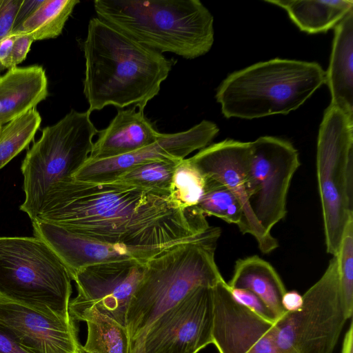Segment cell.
<instances>
[{
    "label": "cell",
    "mask_w": 353,
    "mask_h": 353,
    "mask_svg": "<svg viewBox=\"0 0 353 353\" xmlns=\"http://www.w3.org/2000/svg\"><path fill=\"white\" fill-rule=\"evenodd\" d=\"M37 219L102 242L157 252L199 239L212 227L197 206H180L170 192L73 177L50 188Z\"/></svg>",
    "instance_id": "cell-1"
},
{
    "label": "cell",
    "mask_w": 353,
    "mask_h": 353,
    "mask_svg": "<svg viewBox=\"0 0 353 353\" xmlns=\"http://www.w3.org/2000/svg\"><path fill=\"white\" fill-rule=\"evenodd\" d=\"M83 94L88 111L133 105L144 111L159 92L173 63L98 17L88 23L83 43Z\"/></svg>",
    "instance_id": "cell-2"
},
{
    "label": "cell",
    "mask_w": 353,
    "mask_h": 353,
    "mask_svg": "<svg viewBox=\"0 0 353 353\" xmlns=\"http://www.w3.org/2000/svg\"><path fill=\"white\" fill-rule=\"evenodd\" d=\"M97 17L158 52L192 59L214 43L213 17L199 0H95Z\"/></svg>",
    "instance_id": "cell-3"
},
{
    "label": "cell",
    "mask_w": 353,
    "mask_h": 353,
    "mask_svg": "<svg viewBox=\"0 0 353 353\" xmlns=\"http://www.w3.org/2000/svg\"><path fill=\"white\" fill-rule=\"evenodd\" d=\"M221 232L212 226L203 237L168 248L146 262L126 314L130 341L196 288L225 281L215 261Z\"/></svg>",
    "instance_id": "cell-4"
},
{
    "label": "cell",
    "mask_w": 353,
    "mask_h": 353,
    "mask_svg": "<svg viewBox=\"0 0 353 353\" xmlns=\"http://www.w3.org/2000/svg\"><path fill=\"white\" fill-rule=\"evenodd\" d=\"M325 83L318 63L276 58L231 73L218 87L216 99L226 118L286 114Z\"/></svg>",
    "instance_id": "cell-5"
},
{
    "label": "cell",
    "mask_w": 353,
    "mask_h": 353,
    "mask_svg": "<svg viewBox=\"0 0 353 353\" xmlns=\"http://www.w3.org/2000/svg\"><path fill=\"white\" fill-rule=\"evenodd\" d=\"M71 277L36 236H0V296L70 317Z\"/></svg>",
    "instance_id": "cell-6"
},
{
    "label": "cell",
    "mask_w": 353,
    "mask_h": 353,
    "mask_svg": "<svg viewBox=\"0 0 353 353\" xmlns=\"http://www.w3.org/2000/svg\"><path fill=\"white\" fill-rule=\"evenodd\" d=\"M90 114L70 110L57 123L43 129L40 139L27 152L21 166L25 200L20 210L31 221L39 214L50 188L72 178L88 160L99 131Z\"/></svg>",
    "instance_id": "cell-7"
},
{
    "label": "cell",
    "mask_w": 353,
    "mask_h": 353,
    "mask_svg": "<svg viewBox=\"0 0 353 353\" xmlns=\"http://www.w3.org/2000/svg\"><path fill=\"white\" fill-rule=\"evenodd\" d=\"M316 176L326 251L335 256L353 217V118L331 105L319 130Z\"/></svg>",
    "instance_id": "cell-8"
},
{
    "label": "cell",
    "mask_w": 353,
    "mask_h": 353,
    "mask_svg": "<svg viewBox=\"0 0 353 353\" xmlns=\"http://www.w3.org/2000/svg\"><path fill=\"white\" fill-rule=\"evenodd\" d=\"M303 300L300 311L287 312L274 323L278 345L285 353H333L347 320L336 255Z\"/></svg>",
    "instance_id": "cell-9"
},
{
    "label": "cell",
    "mask_w": 353,
    "mask_h": 353,
    "mask_svg": "<svg viewBox=\"0 0 353 353\" xmlns=\"http://www.w3.org/2000/svg\"><path fill=\"white\" fill-rule=\"evenodd\" d=\"M250 143L248 202L256 220L271 234L287 214L289 188L300 166L299 152L290 142L273 137H261Z\"/></svg>",
    "instance_id": "cell-10"
},
{
    "label": "cell",
    "mask_w": 353,
    "mask_h": 353,
    "mask_svg": "<svg viewBox=\"0 0 353 353\" xmlns=\"http://www.w3.org/2000/svg\"><path fill=\"white\" fill-rule=\"evenodd\" d=\"M213 287L196 288L163 313L130 341L129 353H198L212 343Z\"/></svg>",
    "instance_id": "cell-11"
},
{
    "label": "cell",
    "mask_w": 353,
    "mask_h": 353,
    "mask_svg": "<svg viewBox=\"0 0 353 353\" xmlns=\"http://www.w3.org/2000/svg\"><path fill=\"white\" fill-rule=\"evenodd\" d=\"M145 263L130 259L94 264L79 270L72 278L78 294L69 302L70 316L78 322L85 310L94 306L125 327L130 302L143 277Z\"/></svg>",
    "instance_id": "cell-12"
},
{
    "label": "cell",
    "mask_w": 353,
    "mask_h": 353,
    "mask_svg": "<svg viewBox=\"0 0 353 353\" xmlns=\"http://www.w3.org/2000/svg\"><path fill=\"white\" fill-rule=\"evenodd\" d=\"M250 155V142L227 139L206 146L188 159L204 176L225 185L236 196L243 212L239 230L252 235L261 252L268 254L279 243L262 228L249 205L246 175Z\"/></svg>",
    "instance_id": "cell-13"
},
{
    "label": "cell",
    "mask_w": 353,
    "mask_h": 353,
    "mask_svg": "<svg viewBox=\"0 0 353 353\" xmlns=\"http://www.w3.org/2000/svg\"><path fill=\"white\" fill-rule=\"evenodd\" d=\"M212 344L219 353H285L274 323L236 302L225 281L213 287Z\"/></svg>",
    "instance_id": "cell-14"
},
{
    "label": "cell",
    "mask_w": 353,
    "mask_h": 353,
    "mask_svg": "<svg viewBox=\"0 0 353 353\" xmlns=\"http://www.w3.org/2000/svg\"><path fill=\"white\" fill-rule=\"evenodd\" d=\"M219 130L214 123L203 120L187 130L161 133L154 143L132 152L105 159H88L72 177L83 181L110 182L143 163L167 159L181 161L192 152L206 147Z\"/></svg>",
    "instance_id": "cell-15"
},
{
    "label": "cell",
    "mask_w": 353,
    "mask_h": 353,
    "mask_svg": "<svg viewBox=\"0 0 353 353\" xmlns=\"http://www.w3.org/2000/svg\"><path fill=\"white\" fill-rule=\"evenodd\" d=\"M77 321L0 296V324L30 353H76Z\"/></svg>",
    "instance_id": "cell-16"
},
{
    "label": "cell",
    "mask_w": 353,
    "mask_h": 353,
    "mask_svg": "<svg viewBox=\"0 0 353 353\" xmlns=\"http://www.w3.org/2000/svg\"><path fill=\"white\" fill-rule=\"evenodd\" d=\"M32 225L34 236L45 242L54 252L71 279L79 270L91 265L130 259L145 263L160 253L102 242L38 219L32 221Z\"/></svg>",
    "instance_id": "cell-17"
},
{
    "label": "cell",
    "mask_w": 353,
    "mask_h": 353,
    "mask_svg": "<svg viewBox=\"0 0 353 353\" xmlns=\"http://www.w3.org/2000/svg\"><path fill=\"white\" fill-rule=\"evenodd\" d=\"M160 134L143 111L134 106L118 109L109 125L98 131L88 159H105L132 152L154 143Z\"/></svg>",
    "instance_id": "cell-18"
},
{
    "label": "cell",
    "mask_w": 353,
    "mask_h": 353,
    "mask_svg": "<svg viewBox=\"0 0 353 353\" xmlns=\"http://www.w3.org/2000/svg\"><path fill=\"white\" fill-rule=\"evenodd\" d=\"M48 95L45 70L40 65L14 67L0 76V125L35 108Z\"/></svg>",
    "instance_id": "cell-19"
},
{
    "label": "cell",
    "mask_w": 353,
    "mask_h": 353,
    "mask_svg": "<svg viewBox=\"0 0 353 353\" xmlns=\"http://www.w3.org/2000/svg\"><path fill=\"white\" fill-rule=\"evenodd\" d=\"M330 105L353 118V10L335 26L325 83Z\"/></svg>",
    "instance_id": "cell-20"
},
{
    "label": "cell",
    "mask_w": 353,
    "mask_h": 353,
    "mask_svg": "<svg viewBox=\"0 0 353 353\" xmlns=\"http://www.w3.org/2000/svg\"><path fill=\"white\" fill-rule=\"evenodd\" d=\"M228 285L230 288L245 289L256 294L273 312L276 321L287 312L282 305L283 296L287 291L282 279L270 263L257 255L238 259Z\"/></svg>",
    "instance_id": "cell-21"
},
{
    "label": "cell",
    "mask_w": 353,
    "mask_h": 353,
    "mask_svg": "<svg viewBox=\"0 0 353 353\" xmlns=\"http://www.w3.org/2000/svg\"><path fill=\"white\" fill-rule=\"evenodd\" d=\"M265 2L285 10L299 28L309 34L327 32L353 10L351 0H265Z\"/></svg>",
    "instance_id": "cell-22"
},
{
    "label": "cell",
    "mask_w": 353,
    "mask_h": 353,
    "mask_svg": "<svg viewBox=\"0 0 353 353\" xmlns=\"http://www.w3.org/2000/svg\"><path fill=\"white\" fill-rule=\"evenodd\" d=\"M85 321L88 337L83 348L94 353H129L130 338L126 327L101 313L94 306L85 310L78 319Z\"/></svg>",
    "instance_id": "cell-23"
},
{
    "label": "cell",
    "mask_w": 353,
    "mask_h": 353,
    "mask_svg": "<svg viewBox=\"0 0 353 353\" xmlns=\"http://www.w3.org/2000/svg\"><path fill=\"white\" fill-rule=\"evenodd\" d=\"M79 0H44L36 12L10 35L26 34L34 41L54 39L59 36Z\"/></svg>",
    "instance_id": "cell-24"
},
{
    "label": "cell",
    "mask_w": 353,
    "mask_h": 353,
    "mask_svg": "<svg viewBox=\"0 0 353 353\" xmlns=\"http://www.w3.org/2000/svg\"><path fill=\"white\" fill-rule=\"evenodd\" d=\"M41 121L35 108L8 123L0 131V170L32 141Z\"/></svg>",
    "instance_id": "cell-25"
},
{
    "label": "cell",
    "mask_w": 353,
    "mask_h": 353,
    "mask_svg": "<svg viewBox=\"0 0 353 353\" xmlns=\"http://www.w3.org/2000/svg\"><path fill=\"white\" fill-rule=\"evenodd\" d=\"M181 161L167 159L143 163L123 172L113 181L153 190L170 192L174 172Z\"/></svg>",
    "instance_id": "cell-26"
},
{
    "label": "cell",
    "mask_w": 353,
    "mask_h": 353,
    "mask_svg": "<svg viewBox=\"0 0 353 353\" xmlns=\"http://www.w3.org/2000/svg\"><path fill=\"white\" fill-rule=\"evenodd\" d=\"M205 191L197 207L205 215L216 216L239 228L243 219L242 207L236 196L223 185L205 177Z\"/></svg>",
    "instance_id": "cell-27"
},
{
    "label": "cell",
    "mask_w": 353,
    "mask_h": 353,
    "mask_svg": "<svg viewBox=\"0 0 353 353\" xmlns=\"http://www.w3.org/2000/svg\"><path fill=\"white\" fill-rule=\"evenodd\" d=\"M205 186V176L188 159L179 162L174 172L170 192L180 206H197L204 194Z\"/></svg>",
    "instance_id": "cell-28"
},
{
    "label": "cell",
    "mask_w": 353,
    "mask_h": 353,
    "mask_svg": "<svg viewBox=\"0 0 353 353\" xmlns=\"http://www.w3.org/2000/svg\"><path fill=\"white\" fill-rule=\"evenodd\" d=\"M336 256L341 291L349 319L353 312V217L345 225Z\"/></svg>",
    "instance_id": "cell-29"
},
{
    "label": "cell",
    "mask_w": 353,
    "mask_h": 353,
    "mask_svg": "<svg viewBox=\"0 0 353 353\" xmlns=\"http://www.w3.org/2000/svg\"><path fill=\"white\" fill-rule=\"evenodd\" d=\"M230 290L233 299L239 304L270 323H274L276 321V318L273 312L264 301L254 292L240 288H230Z\"/></svg>",
    "instance_id": "cell-30"
},
{
    "label": "cell",
    "mask_w": 353,
    "mask_h": 353,
    "mask_svg": "<svg viewBox=\"0 0 353 353\" xmlns=\"http://www.w3.org/2000/svg\"><path fill=\"white\" fill-rule=\"evenodd\" d=\"M23 0H0V42L9 37Z\"/></svg>",
    "instance_id": "cell-31"
},
{
    "label": "cell",
    "mask_w": 353,
    "mask_h": 353,
    "mask_svg": "<svg viewBox=\"0 0 353 353\" xmlns=\"http://www.w3.org/2000/svg\"><path fill=\"white\" fill-rule=\"evenodd\" d=\"M15 39L12 52V63L13 67L23 61L30 51L34 39L29 35L21 34L14 35Z\"/></svg>",
    "instance_id": "cell-32"
},
{
    "label": "cell",
    "mask_w": 353,
    "mask_h": 353,
    "mask_svg": "<svg viewBox=\"0 0 353 353\" xmlns=\"http://www.w3.org/2000/svg\"><path fill=\"white\" fill-rule=\"evenodd\" d=\"M0 353H30L21 346L13 334L0 324Z\"/></svg>",
    "instance_id": "cell-33"
},
{
    "label": "cell",
    "mask_w": 353,
    "mask_h": 353,
    "mask_svg": "<svg viewBox=\"0 0 353 353\" xmlns=\"http://www.w3.org/2000/svg\"><path fill=\"white\" fill-rule=\"evenodd\" d=\"M43 2L44 0H23L16 16L13 30L30 17Z\"/></svg>",
    "instance_id": "cell-34"
},
{
    "label": "cell",
    "mask_w": 353,
    "mask_h": 353,
    "mask_svg": "<svg viewBox=\"0 0 353 353\" xmlns=\"http://www.w3.org/2000/svg\"><path fill=\"white\" fill-rule=\"evenodd\" d=\"M15 36L10 35L0 42V65L3 70L14 68L12 63V52Z\"/></svg>",
    "instance_id": "cell-35"
},
{
    "label": "cell",
    "mask_w": 353,
    "mask_h": 353,
    "mask_svg": "<svg viewBox=\"0 0 353 353\" xmlns=\"http://www.w3.org/2000/svg\"><path fill=\"white\" fill-rule=\"evenodd\" d=\"M303 296L295 290L286 291L282 298V305L288 312H296L301 310Z\"/></svg>",
    "instance_id": "cell-36"
},
{
    "label": "cell",
    "mask_w": 353,
    "mask_h": 353,
    "mask_svg": "<svg viewBox=\"0 0 353 353\" xmlns=\"http://www.w3.org/2000/svg\"><path fill=\"white\" fill-rule=\"evenodd\" d=\"M341 353H353V323L350 322V326L345 334L343 341Z\"/></svg>",
    "instance_id": "cell-37"
},
{
    "label": "cell",
    "mask_w": 353,
    "mask_h": 353,
    "mask_svg": "<svg viewBox=\"0 0 353 353\" xmlns=\"http://www.w3.org/2000/svg\"><path fill=\"white\" fill-rule=\"evenodd\" d=\"M76 353H94V352H88V351L85 350L83 348V345L81 343H79V345H78V347H77Z\"/></svg>",
    "instance_id": "cell-38"
},
{
    "label": "cell",
    "mask_w": 353,
    "mask_h": 353,
    "mask_svg": "<svg viewBox=\"0 0 353 353\" xmlns=\"http://www.w3.org/2000/svg\"><path fill=\"white\" fill-rule=\"evenodd\" d=\"M3 70H3V69L2 68V67L0 65V73H1Z\"/></svg>",
    "instance_id": "cell-39"
},
{
    "label": "cell",
    "mask_w": 353,
    "mask_h": 353,
    "mask_svg": "<svg viewBox=\"0 0 353 353\" xmlns=\"http://www.w3.org/2000/svg\"><path fill=\"white\" fill-rule=\"evenodd\" d=\"M1 128H2V126H1V125H0V131H1Z\"/></svg>",
    "instance_id": "cell-40"
}]
</instances>
